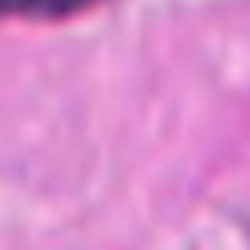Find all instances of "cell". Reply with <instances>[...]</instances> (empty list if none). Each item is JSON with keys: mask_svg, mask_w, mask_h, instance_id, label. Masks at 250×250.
Wrapping results in <instances>:
<instances>
[{"mask_svg": "<svg viewBox=\"0 0 250 250\" xmlns=\"http://www.w3.org/2000/svg\"><path fill=\"white\" fill-rule=\"evenodd\" d=\"M98 0H0V16H31V20H62L86 12Z\"/></svg>", "mask_w": 250, "mask_h": 250, "instance_id": "cell-1", "label": "cell"}]
</instances>
